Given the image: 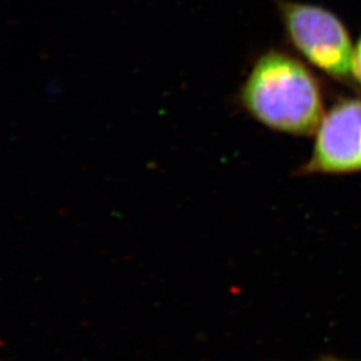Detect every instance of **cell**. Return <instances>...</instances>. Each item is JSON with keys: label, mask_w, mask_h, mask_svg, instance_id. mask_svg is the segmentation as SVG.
<instances>
[{"label": "cell", "mask_w": 361, "mask_h": 361, "mask_svg": "<svg viewBox=\"0 0 361 361\" xmlns=\"http://www.w3.org/2000/svg\"><path fill=\"white\" fill-rule=\"evenodd\" d=\"M353 75L361 83V38L359 39L353 56Z\"/></svg>", "instance_id": "4"}, {"label": "cell", "mask_w": 361, "mask_h": 361, "mask_svg": "<svg viewBox=\"0 0 361 361\" xmlns=\"http://www.w3.org/2000/svg\"><path fill=\"white\" fill-rule=\"evenodd\" d=\"M241 101L256 121L291 135H312L324 117L314 75L281 51H269L256 61L242 88Z\"/></svg>", "instance_id": "1"}, {"label": "cell", "mask_w": 361, "mask_h": 361, "mask_svg": "<svg viewBox=\"0 0 361 361\" xmlns=\"http://www.w3.org/2000/svg\"><path fill=\"white\" fill-rule=\"evenodd\" d=\"M281 13L290 40L318 68L336 79L353 75L351 39L334 14L307 4L282 3Z\"/></svg>", "instance_id": "2"}, {"label": "cell", "mask_w": 361, "mask_h": 361, "mask_svg": "<svg viewBox=\"0 0 361 361\" xmlns=\"http://www.w3.org/2000/svg\"><path fill=\"white\" fill-rule=\"evenodd\" d=\"M361 171V99L334 104L318 126L310 161L298 174H345Z\"/></svg>", "instance_id": "3"}, {"label": "cell", "mask_w": 361, "mask_h": 361, "mask_svg": "<svg viewBox=\"0 0 361 361\" xmlns=\"http://www.w3.org/2000/svg\"><path fill=\"white\" fill-rule=\"evenodd\" d=\"M314 361H348L344 360V359L338 358V357H334V355H323L321 358H318L317 360Z\"/></svg>", "instance_id": "5"}]
</instances>
